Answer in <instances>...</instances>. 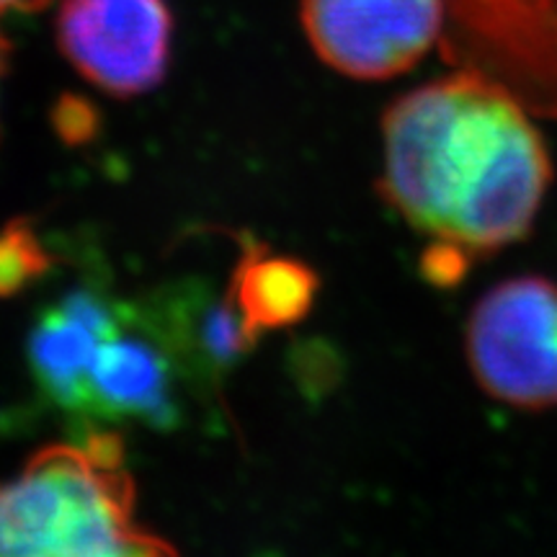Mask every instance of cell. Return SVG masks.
Returning a JSON list of instances; mask_svg holds the SVG:
<instances>
[{
  "instance_id": "cell-1",
  "label": "cell",
  "mask_w": 557,
  "mask_h": 557,
  "mask_svg": "<svg viewBox=\"0 0 557 557\" xmlns=\"http://www.w3.org/2000/svg\"><path fill=\"white\" fill-rule=\"evenodd\" d=\"M553 176L532 109L475 67L408 90L382 116V197L475 259L529 238Z\"/></svg>"
},
{
  "instance_id": "cell-2",
  "label": "cell",
  "mask_w": 557,
  "mask_h": 557,
  "mask_svg": "<svg viewBox=\"0 0 557 557\" xmlns=\"http://www.w3.org/2000/svg\"><path fill=\"white\" fill-rule=\"evenodd\" d=\"M173 553L135 521V493L114 436L58 444L0 483V557Z\"/></svg>"
},
{
  "instance_id": "cell-3",
  "label": "cell",
  "mask_w": 557,
  "mask_h": 557,
  "mask_svg": "<svg viewBox=\"0 0 557 557\" xmlns=\"http://www.w3.org/2000/svg\"><path fill=\"white\" fill-rule=\"evenodd\" d=\"M475 385L508 408H557V282L521 274L493 284L465 323Z\"/></svg>"
},
{
  "instance_id": "cell-4",
  "label": "cell",
  "mask_w": 557,
  "mask_h": 557,
  "mask_svg": "<svg viewBox=\"0 0 557 557\" xmlns=\"http://www.w3.org/2000/svg\"><path fill=\"white\" fill-rule=\"evenodd\" d=\"M310 47L354 81L406 75L444 41L447 0H302Z\"/></svg>"
},
{
  "instance_id": "cell-5",
  "label": "cell",
  "mask_w": 557,
  "mask_h": 557,
  "mask_svg": "<svg viewBox=\"0 0 557 557\" xmlns=\"http://www.w3.org/2000/svg\"><path fill=\"white\" fill-rule=\"evenodd\" d=\"M444 54L511 88L534 114L557 109V0H447Z\"/></svg>"
},
{
  "instance_id": "cell-6",
  "label": "cell",
  "mask_w": 557,
  "mask_h": 557,
  "mask_svg": "<svg viewBox=\"0 0 557 557\" xmlns=\"http://www.w3.org/2000/svg\"><path fill=\"white\" fill-rule=\"evenodd\" d=\"M173 21L165 0H65L60 50L88 83L111 96H137L163 81Z\"/></svg>"
},
{
  "instance_id": "cell-7",
  "label": "cell",
  "mask_w": 557,
  "mask_h": 557,
  "mask_svg": "<svg viewBox=\"0 0 557 557\" xmlns=\"http://www.w3.org/2000/svg\"><path fill=\"white\" fill-rule=\"evenodd\" d=\"M173 413L171 354L135 310H124L90 364L81 416L165 426Z\"/></svg>"
},
{
  "instance_id": "cell-8",
  "label": "cell",
  "mask_w": 557,
  "mask_h": 557,
  "mask_svg": "<svg viewBox=\"0 0 557 557\" xmlns=\"http://www.w3.org/2000/svg\"><path fill=\"white\" fill-rule=\"evenodd\" d=\"M122 318V305L88 289L70 292L41 312L29 336V361L54 406L81 416L90 364Z\"/></svg>"
},
{
  "instance_id": "cell-9",
  "label": "cell",
  "mask_w": 557,
  "mask_h": 557,
  "mask_svg": "<svg viewBox=\"0 0 557 557\" xmlns=\"http://www.w3.org/2000/svg\"><path fill=\"white\" fill-rule=\"evenodd\" d=\"M318 278L305 263L292 259H246L235 276L230 302L250 333L282 329L312 308Z\"/></svg>"
},
{
  "instance_id": "cell-10",
  "label": "cell",
  "mask_w": 557,
  "mask_h": 557,
  "mask_svg": "<svg viewBox=\"0 0 557 557\" xmlns=\"http://www.w3.org/2000/svg\"><path fill=\"white\" fill-rule=\"evenodd\" d=\"M472 259H475V256L462 246H457V243L431 240L429 250L421 256V274L426 276L431 287H457V284L468 276Z\"/></svg>"
},
{
  "instance_id": "cell-11",
  "label": "cell",
  "mask_w": 557,
  "mask_h": 557,
  "mask_svg": "<svg viewBox=\"0 0 557 557\" xmlns=\"http://www.w3.org/2000/svg\"><path fill=\"white\" fill-rule=\"evenodd\" d=\"M39 269L37 246L26 233H13L0 238V292H9L26 282Z\"/></svg>"
},
{
  "instance_id": "cell-12",
  "label": "cell",
  "mask_w": 557,
  "mask_h": 557,
  "mask_svg": "<svg viewBox=\"0 0 557 557\" xmlns=\"http://www.w3.org/2000/svg\"><path fill=\"white\" fill-rule=\"evenodd\" d=\"M50 0H0V21L11 13H29V11H39L41 5H47Z\"/></svg>"
},
{
  "instance_id": "cell-13",
  "label": "cell",
  "mask_w": 557,
  "mask_h": 557,
  "mask_svg": "<svg viewBox=\"0 0 557 557\" xmlns=\"http://www.w3.org/2000/svg\"><path fill=\"white\" fill-rule=\"evenodd\" d=\"M3 52H5V39L0 37V70H3Z\"/></svg>"
},
{
  "instance_id": "cell-14",
  "label": "cell",
  "mask_w": 557,
  "mask_h": 557,
  "mask_svg": "<svg viewBox=\"0 0 557 557\" xmlns=\"http://www.w3.org/2000/svg\"><path fill=\"white\" fill-rule=\"evenodd\" d=\"M553 120H557V109H555V114H553Z\"/></svg>"
}]
</instances>
